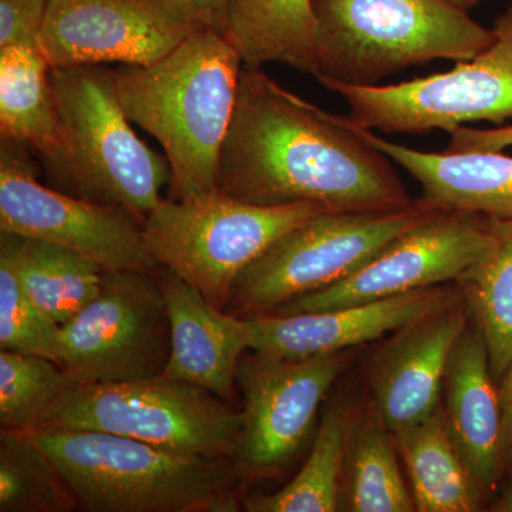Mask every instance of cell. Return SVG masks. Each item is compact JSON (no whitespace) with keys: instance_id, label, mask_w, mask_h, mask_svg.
Returning a JSON list of instances; mask_svg holds the SVG:
<instances>
[{"instance_id":"12","label":"cell","mask_w":512,"mask_h":512,"mask_svg":"<svg viewBox=\"0 0 512 512\" xmlns=\"http://www.w3.org/2000/svg\"><path fill=\"white\" fill-rule=\"evenodd\" d=\"M490 245L487 217L440 208L394 238L355 274L269 313L330 311L458 281L483 258Z\"/></svg>"},{"instance_id":"19","label":"cell","mask_w":512,"mask_h":512,"mask_svg":"<svg viewBox=\"0 0 512 512\" xmlns=\"http://www.w3.org/2000/svg\"><path fill=\"white\" fill-rule=\"evenodd\" d=\"M367 140L419 181L423 198L444 208L512 220V157L501 151L426 153L363 128Z\"/></svg>"},{"instance_id":"23","label":"cell","mask_w":512,"mask_h":512,"mask_svg":"<svg viewBox=\"0 0 512 512\" xmlns=\"http://www.w3.org/2000/svg\"><path fill=\"white\" fill-rule=\"evenodd\" d=\"M50 69L40 47L0 49V133L3 140L32 148L42 160L59 140Z\"/></svg>"},{"instance_id":"20","label":"cell","mask_w":512,"mask_h":512,"mask_svg":"<svg viewBox=\"0 0 512 512\" xmlns=\"http://www.w3.org/2000/svg\"><path fill=\"white\" fill-rule=\"evenodd\" d=\"M312 0H228L224 32L249 67L282 63L316 74Z\"/></svg>"},{"instance_id":"24","label":"cell","mask_w":512,"mask_h":512,"mask_svg":"<svg viewBox=\"0 0 512 512\" xmlns=\"http://www.w3.org/2000/svg\"><path fill=\"white\" fill-rule=\"evenodd\" d=\"M488 222L490 248L458 281L483 333L491 373L500 383L512 362V220Z\"/></svg>"},{"instance_id":"4","label":"cell","mask_w":512,"mask_h":512,"mask_svg":"<svg viewBox=\"0 0 512 512\" xmlns=\"http://www.w3.org/2000/svg\"><path fill=\"white\" fill-rule=\"evenodd\" d=\"M59 140L43 160L50 183L73 197L116 205L141 222L171 184L167 158L131 128L114 86L113 70L100 66L50 69Z\"/></svg>"},{"instance_id":"15","label":"cell","mask_w":512,"mask_h":512,"mask_svg":"<svg viewBox=\"0 0 512 512\" xmlns=\"http://www.w3.org/2000/svg\"><path fill=\"white\" fill-rule=\"evenodd\" d=\"M457 301L453 292L431 286L330 311L247 316L252 335L249 350L288 360L336 355L396 332Z\"/></svg>"},{"instance_id":"21","label":"cell","mask_w":512,"mask_h":512,"mask_svg":"<svg viewBox=\"0 0 512 512\" xmlns=\"http://www.w3.org/2000/svg\"><path fill=\"white\" fill-rule=\"evenodd\" d=\"M393 437L409 471L417 511L478 510L483 494L451 439L443 407L429 419L394 431Z\"/></svg>"},{"instance_id":"25","label":"cell","mask_w":512,"mask_h":512,"mask_svg":"<svg viewBox=\"0 0 512 512\" xmlns=\"http://www.w3.org/2000/svg\"><path fill=\"white\" fill-rule=\"evenodd\" d=\"M348 412L332 406L320 421L305 466L274 494H254L242 501L249 512H333L339 510L340 487L350 441Z\"/></svg>"},{"instance_id":"7","label":"cell","mask_w":512,"mask_h":512,"mask_svg":"<svg viewBox=\"0 0 512 512\" xmlns=\"http://www.w3.org/2000/svg\"><path fill=\"white\" fill-rule=\"evenodd\" d=\"M437 210L421 198L394 210L320 212L282 235L242 271L232 288L229 313L274 312L338 284Z\"/></svg>"},{"instance_id":"31","label":"cell","mask_w":512,"mask_h":512,"mask_svg":"<svg viewBox=\"0 0 512 512\" xmlns=\"http://www.w3.org/2000/svg\"><path fill=\"white\" fill-rule=\"evenodd\" d=\"M447 151L474 153V151H503L512 147V126L500 128L458 127L451 131Z\"/></svg>"},{"instance_id":"26","label":"cell","mask_w":512,"mask_h":512,"mask_svg":"<svg viewBox=\"0 0 512 512\" xmlns=\"http://www.w3.org/2000/svg\"><path fill=\"white\" fill-rule=\"evenodd\" d=\"M392 431L379 417L363 421L350 436L346 457L345 497L353 512L416 511L407 490Z\"/></svg>"},{"instance_id":"11","label":"cell","mask_w":512,"mask_h":512,"mask_svg":"<svg viewBox=\"0 0 512 512\" xmlns=\"http://www.w3.org/2000/svg\"><path fill=\"white\" fill-rule=\"evenodd\" d=\"M26 150L2 138L0 231L70 249L107 271H160L136 215L45 187L37 181Z\"/></svg>"},{"instance_id":"9","label":"cell","mask_w":512,"mask_h":512,"mask_svg":"<svg viewBox=\"0 0 512 512\" xmlns=\"http://www.w3.org/2000/svg\"><path fill=\"white\" fill-rule=\"evenodd\" d=\"M494 42L448 72L389 86L330 83L357 127L387 134L447 133L467 123L512 119V6L493 28Z\"/></svg>"},{"instance_id":"28","label":"cell","mask_w":512,"mask_h":512,"mask_svg":"<svg viewBox=\"0 0 512 512\" xmlns=\"http://www.w3.org/2000/svg\"><path fill=\"white\" fill-rule=\"evenodd\" d=\"M73 387L76 383L55 360L0 350V430L39 429Z\"/></svg>"},{"instance_id":"1","label":"cell","mask_w":512,"mask_h":512,"mask_svg":"<svg viewBox=\"0 0 512 512\" xmlns=\"http://www.w3.org/2000/svg\"><path fill=\"white\" fill-rule=\"evenodd\" d=\"M218 191L256 205L313 202L330 211L394 210L414 201L362 127L249 66L239 76Z\"/></svg>"},{"instance_id":"5","label":"cell","mask_w":512,"mask_h":512,"mask_svg":"<svg viewBox=\"0 0 512 512\" xmlns=\"http://www.w3.org/2000/svg\"><path fill=\"white\" fill-rule=\"evenodd\" d=\"M315 77L372 86L390 74L433 60L467 62L494 42L447 0H312Z\"/></svg>"},{"instance_id":"6","label":"cell","mask_w":512,"mask_h":512,"mask_svg":"<svg viewBox=\"0 0 512 512\" xmlns=\"http://www.w3.org/2000/svg\"><path fill=\"white\" fill-rule=\"evenodd\" d=\"M325 211L313 202L256 205L218 190L163 198L143 222L144 241L161 268L224 311L247 266L286 232Z\"/></svg>"},{"instance_id":"14","label":"cell","mask_w":512,"mask_h":512,"mask_svg":"<svg viewBox=\"0 0 512 512\" xmlns=\"http://www.w3.org/2000/svg\"><path fill=\"white\" fill-rule=\"evenodd\" d=\"M198 28L165 0H47L40 50L52 69L147 66Z\"/></svg>"},{"instance_id":"32","label":"cell","mask_w":512,"mask_h":512,"mask_svg":"<svg viewBox=\"0 0 512 512\" xmlns=\"http://www.w3.org/2000/svg\"><path fill=\"white\" fill-rule=\"evenodd\" d=\"M200 26L224 30L228 0H165Z\"/></svg>"},{"instance_id":"10","label":"cell","mask_w":512,"mask_h":512,"mask_svg":"<svg viewBox=\"0 0 512 512\" xmlns=\"http://www.w3.org/2000/svg\"><path fill=\"white\" fill-rule=\"evenodd\" d=\"M157 272L107 271L99 295L60 328L56 363L76 386L163 376L171 328Z\"/></svg>"},{"instance_id":"18","label":"cell","mask_w":512,"mask_h":512,"mask_svg":"<svg viewBox=\"0 0 512 512\" xmlns=\"http://www.w3.org/2000/svg\"><path fill=\"white\" fill-rule=\"evenodd\" d=\"M483 333L477 325L461 335L448 363L443 392L451 439L481 494L498 483L504 464L503 406Z\"/></svg>"},{"instance_id":"27","label":"cell","mask_w":512,"mask_h":512,"mask_svg":"<svg viewBox=\"0 0 512 512\" xmlns=\"http://www.w3.org/2000/svg\"><path fill=\"white\" fill-rule=\"evenodd\" d=\"M79 503L32 431H0V512H69Z\"/></svg>"},{"instance_id":"13","label":"cell","mask_w":512,"mask_h":512,"mask_svg":"<svg viewBox=\"0 0 512 512\" xmlns=\"http://www.w3.org/2000/svg\"><path fill=\"white\" fill-rule=\"evenodd\" d=\"M346 365V352L303 360L258 353L242 357L237 372L241 434L232 458L242 480L272 476L291 463Z\"/></svg>"},{"instance_id":"30","label":"cell","mask_w":512,"mask_h":512,"mask_svg":"<svg viewBox=\"0 0 512 512\" xmlns=\"http://www.w3.org/2000/svg\"><path fill=\"white\" fill-rule=\"evenodd\" d=\"M47 0H0V49L40 47Z\"/></svg>"},{"instance_id":"17","label":"cell","mask_w":512,"mask_h":512,"mask_svg":"<svg viewBox=\"0 0 512 512\" xmlns=\"http://www.w3.org/2000/svg\"><path fill=\"white\" fill-rule=\"evenodd\" d=\"M171 328V353L163 373L225 402L234 399L239 362L251 349L247 316L225 313L168 269L157 272Z\"/></svg>"},{"instance_id":"8","label":"cell","mask_w":512,"mask_h":512,"mask_svg":"<svg viewBox=\"0 0 512 512\" xmlns=\"http://www.w3.org/2000/svg\"><path fill=\"white\" fill-rule=\"evenodd\" d=\"M40 427L119 434L208 458H234L241 413L197 384L160 376L73 387Z\"/></svg>"},{"instance_id":"3","label":"cell","mask_w":512,"mask_h":512,"mask_svg":"<svg viewBox=\"0 0 512 512\" xmlns=\"http://www.w3.org/2000/svg\"><path fill=\"white\" fill-rule=\"evenodd\" d=\"M39 446L89 512H234L244 483L231 458L175 453L103 431L39 427Z\"/></svg>"},{"instance_id":"16","label":"cell","mask_w":512,"mask_h":512,"mask_svg":"<svg viewBox=\"0 0 512 512\" xmlns=\"http://www.w3.org/2000/svg\"><path fill=\"white\" fill-rule=\"evenodd\" d=\"M468 326L461 302L396 330L380 350L370 375L375 414L392 433L440 409L453 350Z\"/></svg>"},{"instance_id":"35","label":"cell","mask_w":512,"mask_h":512,"mask_svg":"<svg viewBox=\"0 0 512 512\" xmlns=\"http://www.w3.org/2000/svg\"><path fill=\"white\" fill-rule=\"evenodd\" d=\"M448 3H451V5L456 6V8L461 10H470L471 8H474V6H477L478 3L481 2V0H447Z\"/></svg>"},{"instance_id":"34","label":"cell","mask_w":512,"mask_h":512,"mask_svg":"<svg viewBox=\"0 0 512 512\" xmlns=\"http://www.w3.org/2000/svg\"><path fill=\"white\" fill-rule=\"evenodd\" d=\"M491 510L497 512H512V474Z\"/></svg>"},{"instance_id":"33","label":"cell","mask_w":512,"mask_h":512,"mask_svg":"<svg viewBox=\"0 0 512 512\" xmlns=\"http://www.w3.org/2000/svg\"><path fill=\"white\" fill-rule=\"evenodd\" d=\"M501 406H503L504 464L512 467V362L500 382Z\"/></svg>"},{"instance_id":"29","label":"cell","mask_w":512,"mask_h":512,"mask_svg":"<svg viewBox=\"0 0 512 512\" xmlns=\"http://www.w3.org/2000/svg\"><path fill=\"white\" fill-rule=\"evenodd\" d=\"M60 328L23 291L12 249L0 235V350L43 356L56 362Z\"/></svg>"},{"instance_id":"22","label":"cell","mask_w":512,"mask_h":512,"mask_svg":"<svg viewBox=\"0 0 512 512\" xmlns=\"http://www.w3.org/2000/svg\"><path fill=\"white\" fill-rule=\"evenodd\" d=\"M23 291L47 318L69 322L99 295L107 269L70 249L2 231Z\"/></svg>"},{"instance_id":"2","label":"cell","mask_w":512,"mask_h":512,"mask_svg":"<svg viewBox=\"0 0 512 512\" xmlns=\"http://www.w3.org/2000/svg\"><path fill=\"white\" fill-rule=\"evenodd\" d=\"M242 63L224 30L202 26L156 63L113 70L127 119L165 151L174 200L218 190Z\"/></svg>"}]
</instances>
